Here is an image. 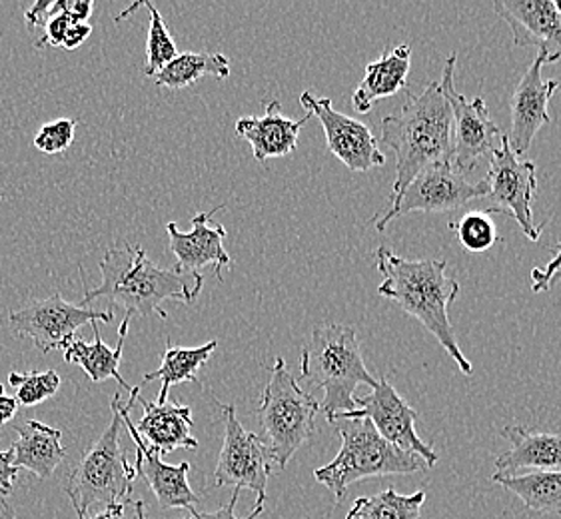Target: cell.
Listing matches in <instances>:
<instances>
[{
	"mask_svg": "<svg viewBox=\"0 0 561 519\" xmlns=\"http://www.w3.org/2000/svg\"><path fill=\"white\" fill-rule=\"evenodd\" d=\"M16 431L19 440L12 443V463L19 470L24 468L33 472L38 480H48L67 458V448L62 446V431L36 419L24 422Z\"/></svg>",
	"mask_w": 561,
	"mask_h": 519,
	"instance_id": "cell-23",
	"label": "cell"
},
{
	"mask_svg": "<svg viewBox=\"0 0 561 519\" xmlns=\"http://www.w3.org/2000/svg\"><path fill=\"white\" fill-rule=\"evenodd\" d=\"M495 484L522 499L529 511L561 516V470L519 475H492Z\"/></svg>",
	"mask_w": 561,
	"mask_h": 519,
	"instance_id": "cell-26",
	"label": "cell"
},
{
	"mask_svg": "<svg viewBox=\"0 0 561 519\" xmlns=\"http://www.w3.org/2000/svg\"><path fill=\"white\" fill-rule=\"evenodd\" d=\"M114 312H99L87 305L70 304L60 293H53L45 300H34L14 310L9 316L12 332L21 338L33 339L34 346L43 354L67 350L79 327L92 322H113Z\"/></svg>",
	"mask_w": 561,
	"mask_h": 519,
	"instance_id": "cell-11",
	"label": "cell"
},
{
	"mask_svg": "<svg viewBox=\"0 0 561 519\" xmlns=\"http://www.w3.org/2000/svg\"><path fill=\"white\" fill-rule=\"evenodd\" d=\"M121 404V394H114L111 402L113 419L108 428L68 477L67 494L79 518L116 504L126 506L135 501L133 496L138 475L121 443L124 426Z\"/></svg>",
	"mask_w": 561,
	"mask_h": 519,
	"instance_id": "cell-5",
	"label": "cell"
},
{
	"mask_svg": "<svg viewBox=\"0 0 561 519\" xmlns=\"http://www.w3.org/2000/svg\"><path fill=\"white\" fill-rule=\"evenodd\" d=\"M426 504V492L404 496L396 489H383L376 496L354 499L346 519H424L422 508Z\"/></svg>",
	"mask_w": 561,
	"mask_h": 519,
	"instance_id": "cell-28",
	"label": "cell"
},
{
	"mask_svg": "<svg viewBox=\"0 0 561 519\" xmlns=\"http://www.w3.org/2000/svg\"><path fill=\"white\" fill-rule=\"evenodd\" d=\"M412 67V48L410 45L396 46L383 57L366 65L364 79L352 96L356 113L368 114L376 102L390 99L405 89L408 74Z\"/></svg>",
	"mask_w": 561,
	"mask_h": 519,
	"instance_id": "cell-22",
	"label": "cell"
},
{
	"mask_svg": "<svg viewBox=\"0 0 561 519\" xmlns=\"http://www.w3.org/2000/svg\"><path fill=\"white\" fill-rule=\"evenodd\" d=\"M0 200H2V198H0Z\"/></svg>",
	"mask_w": 561,
	"mask_h": 519,
	"instance_id": "cell-46",
	"label": "cell"
},
{
	"mask_svg": "<svg viewBox=\"0 0 561 519\" xmlns=\"http://www.w3.org/2000/svg\"><path fill=\"white\" fill-rule=\"evenodd\" d=\"M380 126V138L396 157L390 203L404 193L420 172L451 159L454 116L439 80L412 96L400 113L383 116Z\"/></svg>",
	"mask_w": 561,
	"mask_h": 519,
	"instance_id": "cell-3",
	"label": "cell"
},
{
	"mask_svg": "<svg viewBox=\"0 0 561 519\" xmlns=\"http://www.w3.org/2000/svg\"><path fill=\"white\" fill-rule=\"evenodd\" d=\"M75 24V21L65 14V12H60V14H55L48 23L45 24V34H43V38L36 43V48H41V46H55V48H62V43H65V36H67L68 28Z\"/></svg>",
	"mask_w": 561,
	"mask_h": 519,
	"instance_id": "cell-33",
	"label": "cell"
},
{
	"mask_svg": "<svg viewBox=\"0 0 561 519\" xmlns=\"http://www.w3.org/2000/svg\"><path fill=\"white\" fill-rule=\"evenodd\" d=\"M77 130V120L72 118H58L48 125L41 126L34 136V147L45 154H60L72 145Z\"/></svg>",
	"mask_w": 561,
	"mask_h": 519,
	"instance_id": "cell-32",
	"label": "cell"
},
{
	"mask_svg": "<svg viewBox=\"0 0 561 519\" xmlns=\"http://www.w3.org/2000/svg\"><path fill=\"white\" fill-rule=\"evenodd\" d=\"M238 497H240V489H234V494H232L230 501L226 504L225 508L216 509V511H198V509L192 508L188 509L191 511L188 518L184 519H240L234 514L237 511ZM262 509H264V506H256L248 518L242 519H259L262 516Z\"/></svg>",
	"mask_w": 561,
	"mask_h": 519,
	"instance_id": "cell-34",
	"label": "cell"
},
{
	"mask_svg": "<svg viewBox=\"0 0 561 519\" xmlns=\"http://www.w3.org/2000/svg\"><path fill=\"white\" fill-rule=\"evenodd\" d=\"M306 384L324 390L320 410L328 422L337 414L356 412V388L378 384L368 372L359 348L358 334L348 324L324 322L312 330L302 348V373Z\"/></svg>",
	"mask_w": 561,
	"mask_h": 519,
	"instance_id": "cell-4",
	"label": "cell"
},
{
	"mask_svg": "<svg viewBox=\"0 0 561 519\" xmlns=\"http://www.w3.org/2000/svg\"><path fill=\"white\" fill-rule=\"evenodd\" d=\"M60 12L68 14L75 23H87L92 14V0H58Z\"/></svg>",
	"mask_w": 561,
	"mask_h": 519,
	"instance_id": "cell-37",
	"label": "cell"
},
{
	"mask_svg": "<svg viewBox=\"0 0 561 519\" xmlns=\"http://www.w3.org/2000/svg\"><path fill=\"white\" fill-rule=\"evenodd\" d=\"M230 60L220 53H184L157 72L152 79L154 84L170 91L188 89L204 77L228 79L230 77Z\"/></svg>",
	"mask_w": 561,
	"mask_h": 519,
	"instance_id": "cell-27",
	"label": "cell"
},
{
	"mask_svg": "<svg viewBox=\"0 0 561 519\" xmlns=\"http://www.w3.org/2000/svg\"><path fill=\"white\" fill-rule=\"evenodd\" d=\"M543 67H546V58L538 55L531 62V67L524 72L522 80L517 82L516 91L510 101L512 130L505 136L517 157H524L539 130L551 123L548 104L556 91L560 89V82L543 79L541 74Z\"/></svg>",
	"mask_w": 561,
	"mask_h": 519,
	"instance_id": "cell-15",
	"label": "cell"
},
{
	"mask_svg": "<svg viewBox=\"0 0 561 519\" xmlns=\"http://www.w3.org/2000/svg\"><path fill=\"white\" fill-rule=\"evenodd\" d=\"M560 280H561V268H560V270L556 272V276H553V278H551L550 290H551V286H553V284L560 282Z\"/></svg>",
	"mask_w": 561,
	"mask_h": 519,
	"instance_id": "cell-44",
	"label": "cell"
},
{
	"mask_svg": "<svg viewBox=\"0 0 561 519\" xmlns=\"http://www.w3.org/2000/svg\"><path fill=\"white\" fill-rule=\"evenodd\" d=\"M485 196V182H470L449 162H438L420 172L414 181L405 186L404 193L390 203L386 212L371 220V224H376V228L383 232L398 216L410 212H449Z\"/></svg>",
	"mask_w": 561,
	"mask_h": 519,
	"instance_id": "cell-9",
	"label": "cell"
},
{
	"mask_svg": "<svg viewBox=\"0 0 561 519\" xmlns=\"http://www.w3.org/2000/svg\"><path fill=\"white\" fill-rule=\"evenodd\" d=\"M16 412H19L16 400L11 397V395L4 394V388L0 384V428H2L4 424H9V422L16 416Z\"/></svg>",
	"mask_w": 561,
	"mask_h": 519,
	"instance_id": "cell-40",
	"label": "cell"
},
{
	"mask_svg": "<svg viewBox=\"0 0 561 519\" xmlns=\"http://www.w3.org/2000/svg\"><path fill=\"white\" fill-rule=\"evenodd\" d=\"M220 410L225 416V443L214 472V486H232L240 492L250 489L259 496L256 506H264L272 475L268 452L260 436L248 431L238 422L237 407L220 406Z\"/></svg>",
	"mask_w": 561,
	"mask_h": 519,
	"instance_id": "cell-12",
	"label": "cell"
},
{
	"mask_svg": "<svg viewBox=\"0 0 561 519\" xmlns=\"http://www.w3.org/2000/svg\"><path fill=\"white\" fill-rule=\"evenodd\" d=\"M553 7H556L558 14H561V0H556V2H553Z\"/></svg>",
	"mask_w": 561,
	"mask_h": 519,
	"instance_id": "cell-45",
	"label": "cell"
},
{
	"mask_svg": "<svg viewBox=\"0 0 561 519\" xmlns=\"http://www.w3.org/2000/svg\"><path fill=\"white\" fill-rule=\"evenodd\" d=\"M138 4L145 7L150 12L145 74L152 79L157 72H160L169 62L179 57V48H176L174 38L170 36L169 28H167V24L162 21L157 7L152 2H138Z\"/></svg>",
	"mask_w": 561,
	"mask_h": 519,
	"instance_id": "cell-29",
	"label": "cell"
},
{
	"mask_svg": "<svg viewBox=\"0 0 561 519\" xmlns=\"http://www.w3.org/2000/svg\"><path fill=\"white\" fill-rule=\"evenodd\" d=\"M454 230L458 232L461 246L470 250V252H485L500 240L494 220L490 218V212H485V210L468 212L463 218H460L458 224H454Z\"/></svg>",
	"mask_w": 561,
	"mask_h": 519,
	"instance_id": "cell-31",
	"label": "cell"
},
{
	"mask_svg": "<svg viewBox=\"0 0 561 519\" xmlns=\"http://www.w3.org/2000/svg\"><path fill=\"white\" fill-rule=\"evenodd\" d=\"M494 9L514 34L516 46H538L546 65L561 60V16L553 0H497Z\"/></svg>",
	"mask_w": 561,
	"mask_h": 519,
	"instance_id": "cell-17",
	"label": "cell"
},
{
	"mask_svg": "<svg viewBox=\"0 0 561 519\" xmlns=\"http://www.w3.org/2000/svg\"><path fill=\"white\" fill-rule=\"evenodd\" d=\"M90 326H92V332H94V342L89 344L84 339H72L70 346L65 350V360L68 364H79L84 373L89 376L92 384H101L104 380L113 378L118 384L123 385V390L133 392V385L126 384V380L118 372L130 320L124 318L123 324L118 327V344H116V348H111L108 344L102 342L96 322H92Z\"/></svg>",
	"mask_w": 561,
	"mask_h": 519,
	"instance_id": "cell-24",
	"label": "cell"
},
{
	"mask_svg": "<svg viewBox=\"0 0 561 519\" xmlns=\"http://www.w3.org/2000/svg\"><path fill=\"white\" fill-rule=\"evenodd\" d=\"M14 460V453L12 450L9 452H0V497L4 499L7 496L12 494V484L19 475V468L12 463Z\"/></svg>",
	"mask_w": 561,
	"mask_h": 519,
	"instance_id": "cell-36",
	"label": "cell"
},
{
	"mask_svg": "<svg viewBox=\"0 0 561 519\" xmlns=\"http://www.w3.org/2000/svg\"><path fill=\"white\" fill-rule=\"evenodd\" d=\"M502 436L510 441V450L495 460L494 474L519 475L522 472L561 470V434L507 426Z\"/></svg>",
	"mask_w": 561,
	"mask_h": 519,
	"instance_id": "cell-21",
	"label": "cell"
},
{
	"mask_svg": "<svg viewBox=\"0 0 561 519\" xmlns=\"http://www.w3.org/2000/svg\"><path fill=\"white\" fill-rule=\"evenodd\" d=\"M356 404H358L356 412L337 414L330 419V424L337 418L370 419L371 426L383 440L390 441L392 446L404 452L422 458L427 468L438 463V453L434 452L432 446L422 440L415 431L417 412L396 392V388L386 378L378 380V384L371 388V394L356 397Z\"/></svg>",
	"mask_w": 561,
	"mask_h": 519,
	"instance_id": "cell-13",
	"label": "cell"
},
{
	"mask_svg": "<svg viewBox=\"0 0 561 519\" xmlns=\"http://www.w3.org/2000/svg\"><path fill=\"white\" fill-rule=\"evenodd\" d=\"M374 256L382 274L378 293L398 302L404 312L420 320L458 364L461 373L472 376V361L463 356L449 322V305L460 296V284L449 276L448 262L405 260L386 246L376 250Z\"/></svg>",
	"mask_w": 561,
	"mask_h": 519,
	"instance_id": "cell-1",
	"label": "cell"
},
{
	"mask_svg": "<svg viewBox=\"0 0 561 519\" xmlns=\"http://www.w3.org/2000/svg\"><path fill=\"white\" fill-rule=\"evenodd\" d=\"M306 113L312 114L324 128L330 152L344 162L352 172H368L386 164V157L378 147L370 128L352 116L337 113L330 99H320L310 91L300 96Z\"/></svg>",
	"mask_w": 561,
	"mask_h": 519,
	"instance_id": "cell-14",
	"label": "cell"
},
{
	"mask_svg": "<svg viewBox=\"0 0 561 519\" xmlns=\"http://www.w3.org/2000/svg\"><path fill=\"white\" fill-rule=\"evenodd\" d=\"M53 9H55V0H38L24 12V21L31 26H45L53 19Z\"/></svg>",
	"mask_w": 561,
	"mask_h": 519,
	"instance_id": "cell-38",
	"label": "cell"
},
{
	"mask_svg": "<svg viewBox=\"0 0 561 519\" xmlns=\"http://www.w3.org/2000/svg\"><path fill=\"white\" fill-rule=\"evenodd\" d=\"M79 519H124V506L116 504V506L101 509V511H96V514H90V516H84V518Z\"/></svg>",
	"mask_w": 561,
	"mask_h": 519,
	"instance_id": "cell-41",
	"label": "cell"
},
{
	"mask_svg": "<svg viewBox=\"0 0 561 519\" xmlns=\"http://www.w3.org/2000/svg\"><path fill=\"white\" fill-rule=\"evenodd\" d=\"M561 268V242L553 258L543 266V268H534L531 270V292H548L550 290L551 278L556 276V272Z\"/></svg>",
	"mask_w": 561,
	"mask_h": 519,
	"instance_id": "cell-35",
	"label": "cell"
},
{
	"mask_svg": "<svg viewBox=\"0 0 561 519\" xmlns=\"http://www.w3.org/2000/svg\"><path fill=\"white\" fill-rule=\"evenodd\" d=\"M483 182L488 186L485 200L490 203L483 210L514 218L522 232L531 242H538L541 227L534 224L531 212V203L538 193V170L531 160L517 157L507 136H502L500 148L490 157V170Z\"/></svg>",
	"mask_w": 561,
	"mask_h": 519,
	"instance_id": "cell-8",
	"label": "cell"
},
{
	"mask_svg": "<svg viewBox=\"0 0 561 519\" xmlns=\"http://www.w3.org/2000/svg\"><path fill=\"white\" fill-rule=\"evenodd\" d=\"M456 62L458 57L449 55L439 82L454 116V145L449 164L463 174L476 170L483 159H490L500 148L495 145V138L500 136V126L492 120L482 96L468 101L463 94L456 91Z\"/></svg>",
	"mask_w": 561,
	"mask_h": 519,
	"instance_id": "cell-10",
	"label": "cell"
},
{
	"mask_svg": "<svg viewBox=\"0 0 561 519\" xmlns=\"http://www.w3.org/2000/svg\"><path fill=\"white\" fill-rule=\"evenodd\" d=\"M312 114L306 113L300 120H290L282 114L280 102L270 101L262 116H247L237 123V135L252 147L254 160L264 162L293 154L298 147V136Z\"/></svg>",
	"mask_w": 561,
	"mask_h": 519,
	"instance_id": "cell-20",
	"label": "cell"
},
{
	"mask_svg": "<svg viewBox=\"0 0 561 519\" xmlns=\"http://www.w3.org/2000/svg\"><path fill=\"white\" fill-rule=\"evenodd\" d=\"M90 33H92V26L89 23H75L70 28H68L67 36H65V43H62V48L65 50H75V48H79L82 43H87V38H89Z\"/></svg>",
	"mask_w": 561,
	"mask_h": 519,
	"instance_id": "cell-39",
	"label": "cell"
},
{
	"mask_svg": "<svg viewBox=\"0 0 561 519\" xmlns=\"http://www.w3.org/2000/svg\"><path fill=\"white\" fill-rule=\"evenodd\" d=\"M130 410L133 407L123 406L121 404V416L123 424L128 429V434L133 436L136 443V475H140L148 487L152 489V494L157 496L158 506L162 509H192L196 508L203 496H198L191 487L188 474H191V463L182 462L179 465H170L164 463L162 455L154 452L152 448H148L140 440V436L136 434L135 424L130 419Z\"/></svg>",
	"mask_w": 561,
	"mask_h": 519,
	"instance_id": "cell-16",
	"label": "cell"
},
{
	"mask_svg": "<svg viewBox=\"0 0 561 519\" xmlns=\"http://www.w3.org/2000/svg\"><path fill=\"white\" fill-rule=\"evenodd\" d=\"M218 348V339H210L208 344L198 346V348H182L170 344L162 356V364L154 372L147 373L140 382V388L147 385L152 380H162V388L158 394L157 404H164L169 400V392L172 385L184 384V382H194L198 384L196 372L203 370L204 366L210 360L213 351Z\"/></svg>",
	"mask_w": 561,
	"mask_h": 519,
	"instance_id": "cell-25",
	"label": "cell"
},
{
	"mask_svg": "<svg viewBox=\"0 0 561 519\" xmlns=\"http://www.w3.org/2000/svg\"><path fill=\"white\" fill-rule=\"evenodd\" d=\"M332 426L342 438V448L332 462L316 470L314 480L328 487L336 501H342L348 487L359 480L415 474L427 468L422 458L383 440L370 419L337 418Z\"/></svg>",
	"mask_w": 561,
	"mask_h": 519,
	"instance_id": "cell-6",
	"label": "cell"
},
{
	"mask_svg": "<svg viewBox=\"0 0 561 519\" xmlns=\"http://www.w3.org/2000/svg\"><path fill=\"white\" fill-rule=\"evenodd\" d=\"M226 208L225 204L213 208L210 212H201L192 218L191 232H180L176 222L167 224L170 238V252L176 256V268L180 270L201 272L204 266L214 264L216 278L222 282V272L232 266V258L225 249L226 228L208 227L210 218L218 210Z\"/></svg>",
	"mask_w": 561,
	"mask_h": 519,
	"instance_id": "cell-18",
	"label": "cell"
},
{
	"mask_svg": "<svg viewBox=\"0 0 561 519\" xmlns=\"http://www.w3.org/2000/svg\"><path fill=\"white\" fill-rule=\"evenodd\" d=\"M318 412L320 402L304 392L284 358H276L259 407L260 440L270 462L278 463L282 470L288 465L294 453L314 436Z\"/></svg>",
	"mask_w": 561,
	"mask_h": 519,
	"instance_id": "cell-7",
	"label": "cell"
},
{
	"mask_svg": "<svg viewBox=\"0 0 561 519\" xmlns=\"http://www.w3.org/2000/svg\"><path fill=\"white\" fill-rule=\"evenodd\" d=\"M0 519H19L16 514H14V509L2 497H0Z\"/></svg>",
	"mask_w": 561,
	"mask_h": 519,
	"instance_id": "cell-42",
	"label": "cell"
},
{
	"mask_svg": "<svg viewBox=\"0 0 561 519\" xmlns=\"http://www.w3.org/2000/svg\"><path fill=\"white\" fill-rule=\"evenodd\" d=\"M102 282L87 290L82 304L96 298L124 305L126 320L135 316H157L167 320L162 310L164 300H179L192 304L203 292L204 276L201 272L180 268H158L148 258L147 250L124 242L121 249H108L101 260Z\"/></svg>",
	"mask_w": 561,
	"mask_h": 519,
	"instance_id": "cell-2",
	"label": "cell"
},
{
	"mask_svg": "<svg viewBox=\"0 0 561 519\" xmlns=\"http://www.w3.org/2000/svg\"><path fill=\"white\" fill-rule=\"evenodd\" d=\"M9 382L16 388V404L33 407L43 404L57 394L60 388V376L55 370L46 372L9 373Z\"/></svg>",
	"mask_w": 561,
	"mask_h": 519,
	"instance_id": "cell-30",
	"label": "cell"
},
{
	"mask_svg": "<svg viewBox=\"0 0 561 519\" xmlns=\"http://www.w3.org/2000/svg\"><path fill=\"white\" fill-rule=\"evenodd\" d=\"M136 402L145 407V416L135 424L136 434L148 448L160 455L176 452L179 448L198 450V440L192 436V410L167 400L164 404L147 402L142 395H136Z\"/></svg>",
	"mask_w": 561,
	"mask_h": 519,
	"instance_id": "cell-19",
	"label": "cell"
},
{
	"mask_svg": "<svg viewBox=\"0 0 561 519\" xmlns=\"http://www.w3.org/2000/svg\"><path fill=\"white\" fill-rule=\"evenodd\" d=\"M133 506H135L136 519H147V508H145V501H133Z\"/></svg>",
	"mask_w": 561,
	"mask_h": 519,
	"instance_id": "cell-43",
	"label": "cell"
}]
</instances>
